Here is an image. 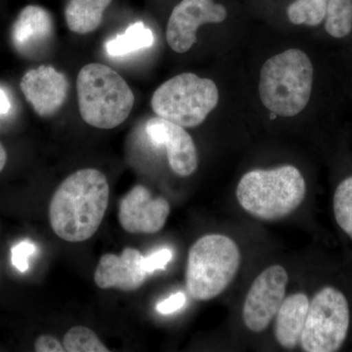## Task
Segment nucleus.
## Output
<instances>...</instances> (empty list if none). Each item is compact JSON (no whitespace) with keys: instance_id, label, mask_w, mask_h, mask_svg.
<instances>
[{"instance_id":"nucleus-25","label":"nucleus","mask_w":352,"mask_h":352,"mask_svg":"<svg viewBox=\"0 0 352 352\" xmlns=\"http://www.w3.org/2000/svg\"><path fill=\"white\" fill-rule=\"evenodd\" d=\"M34 349L38 352H63L64 346L55 338L51 336H41L34 344Z\"/></svg>"},{"instance_id":"nucleus-21","label":"nucleus","mask_w":352,"mask_h":352,"mask_svg":"<svg viewBox=\"0 0 352 352\" xmlns=\"http://www.w3.org/2000/svg\"><path fill=\"white\" fill-rule=\"evenodd\" d=\"M65 351L68 352H108L94 331L83 326H76L65 335Z\"/></svg>"},{"instance_id":"nucleus-17","label":"nucleus","mask_w":352,"mask_h":352,"mask_svg":"<svg viewBox=\"0 0 352 352\" xmlns=\"http://www.w3.org/2000/svg\"><path fill=\"white\" fill-rule=\"evenodd\" d=\"M154 34L142 22L131 24L122 34H117L106 43V51L111 57H122L151 47Z\"/></svg>"},{"instance_id":"nucleus-26","label":"nucleus","mask_w":352,"mask_h":352,"mask_svg":"<svg viewBox=\"0 0 352 352\" xmlns=\"http://www.w3.org/2000/svg\"><path fill=\"white\" fill-rule=\"evenodd\" d=\"M11 104L8 96L3 89L0 88V115H6L10 110Z\"/></svg>"},{"instance_id":"nucleus-9","label":"nucleus","mask_w":352,"mask_h":352,"mask_svg":"<svg viewBox=\"0 0 352 352\" xmlns=\"http://www.w3.org/2000/svg\"><path fill=\"white\" fill-rule=\"evenodd\" d=\"M226 16V7L214 0H182L171 12L166 41L175 52H186L196 43L200 25L223 22Z\"/></svg>"},{"instance_id":"nucleus-24","label":"nucleus","mask_w":352,"mask_h":352,"mask_svg":"<svg viewBox=\"0 0 352 352\" xmlns=\"http://www.w3.org/2000/svg\"><path fill=\"white\" fill-rule=\"evenodd\" d=\"M185 303H186V296L183 293H176L163 302L157 303L156 309L161 314H175L177 310L182 309Z\"/></svg>"},{"instance_id":"nucleus-19","label":"nucleus","mask_w":352,"mask_h":352,"mask_svg":"<svg viewBox=\"0 0 352 352\" xmlns=\"http://www.w3.org/2000/svg\"><path fill=\"white\" fill-rule=\"evenodd\" d=\"M329 0H296L288 7L289 20L295 25L316 27L326 18Z\"/></svg>"},{"instance_id":"nucleus-3","label":"nucleus","mask_w":352,"mask_h":352,"mask_svg":"<svg viewBox=\"0 0 352 352\" xmlns=\"http://www.w3.org/2000/svg\"><path fill=\"white\" fill-rule=\"evenodd\" d=\"M78 109L89 126L112 129L131 115L134 104L131 88L119 73L106 65H85L76 78Z\"/></svg>"},{"instance_id":"nucleus-11","label":"nucleus","mask_w":352,"mask_h":352,"mask_svg":"<svg viewBox=\"0 0 352 352\" xmlns=\"http://www.w3.org/2000/svg\"><path fill=\"white\" fill-rule=\"evenodd\" d=\"M21 90L39 117L50 118L59 112L68 98V78L52 66L28 71L20 82Z\"/></svg>"},{"instance_id":"nucleus-6","label":"nucleus","mask_w":352,"mask_h":352,"mask_svg":"<svg viewBox=\"0 0 352 352\" xmlns=\"http://www.w3.org/2000/svg\"><path fill=\"white\" fill-rule=\"evenodd\" d=\"M219 97L212 80L183 73L157 88L151 106L157 117L182 127H196L217 107Z\"/></svg>"},{"instance_id":"nucleus-7","label":"nucleus","mask_w":352,"mask_h":352,"mask_svg":"<svg viewBox=\"0 0 352 352\" xmlns=\"http://www.w3.org/2000/svg\"><path fill=\"white\" fill-rule=\"evenodd\" d=\"M351 325V309L342 292L324 287L308 308L300 346L307 352H335L346 342Z\"/></svg>"},{"instance_id":"nucleus-18","label":"nucleus","mask_w":352,"mask_h":352,"mask_svg":"<svg viewBox=\"0 0 352 352\" xmlns=\"http://www.w3.org/2000/svg\"><path fill=\"white\" fill-rule=\"evenodd\" d=\"M326 32L336 38L352 31V0H329L325 18Z\"/></svg>"},{"instance_id":"nucleus-15","label":"nucleus","mask_w":352,"mask_h":352,"mask_svg":"<svg viewBox=\"0 0 352 352\" xmlns=\"http://www.w3.org/2000/svg\"><path fill=\"white\" fill-rule=\"evenodd\" d=\"M310 300L303 293L285 298L275 320V338L284 349H293L300 342Z\"/></svg>"},{"instance_id":"nucleus-13","label":"nucleus","mask_w":352,"mask_h":352,"mask_svg":"<svg viewBox=\"0 0 352 352\" xmlns=\"http://www.w3.org/2000/svg\"><path fill=\"white\" fill-rule=\"evenodd\" d=\"M143 254L132 248H126L120 256L104 254L95 270V283L104 289L136 291L144 284L149 275L143 267Z\"/></svg>"},{"instance_id":"nucleus-27","label":"nucleus","mask_w":352,"mask_h":352,"mask_svg":"<svg viewBox=\"0 0 352 352\" xmlns=\"http://www.w3.org/2000/svg\"><path fill=\"white\" fill-rule=\"evenodd\" d=\"M7 162V153L3 146L0 143V173L3 170Z\"/></svg>"},{"instance_id":"nucleus-14","label":"nucleus","mask_w":352,"mask_h":352,"mask_svg":"<svg viewBox=\"0 0 352 352\" xmlns=\"http://www.w3.org/2000/svg\"><path fill=\"white\" fill-rule=\"evenodd\" d=\"M53 34V20L41 6H25L14 23L12 41L20 52L29 54L45 45Z\"/></svg>"},{"instance_id":"nucleus-10","label":"nucleus","mask_w":352,"mask_h":352,"mask_svg":"<svg viewBox=\"0 0 352 352\" xmlns=\"http://www.w3.org/2000/svg\"><path fill=\"white\" fill-rule=\"evenodd\" d=\"M170 212L166 199L153 198L145 186L136 185L120 201L119 221L126 232L154 234L166 226Z\"/></svg>"},{"instance_id":"nucleus-1","label":"nucleus","mask_w":352,"mask_h":352,"mask_svg":"<svg viewBox=\"0 0 352 352\" xmlns=\"http://www.w3.org/2000/svg\"><path fill=\"white\" fill-rule=\"evenodd\" d=\"M109 194L107 177L98 170L83 168L68 176L50 201V226L54 233L72 243L90 239L106 214Z\"/></svg>"},{"instance_id":"nucleus-4","label":"nucleus","mask_w":352,"mask_h":352,"mask_svg":"<svg viewBox=\"0 0 352 352\" xmlns=\"http://www.w3.org/2000/svg\"><path fill=\"white\" fill-rule=\"evenodd\" d=\"M314 67L305 52L289 50L264 63L259 96L274 115L294 117L307 107L312 92Z\"/></svg>"},{"instance_id":"nucleus-5","label":"nucleus","mask_w":352,"mask_h":352,"mask_svg":"<svg viewBox=\"0 0 352 352\" xmlns=\"http://www.w3.org/2000/svg\"><path fill=\"white\" fill-rule=\"evenodd\" d=\"M239 247L221 234H208L197 240L187 258L185 281L196 300H210L223 293L241 265Z\"/></svg>"},{"instance_id":"nucleus-2","label":"nucleus","mask_w":352,"mask_h":352,"mask_svg":"<svg viewBox=\"0 0 352 352\" xmlns=\"http://www.w3.org/2000/svg\"><path fill=\"white\" fill-rule=\"evenodd\" d=\"M305 194V178L293 166L249 171L241 178L236 190L243 210L268 221L293 214L302 205Z\"/></svg>"},{"instance_id":"nucleus-20","label":"nucleus","mask_w":352,"mask_h":352,"mask_svg":"<svg viewBox=\"0 0 352 352\" xmlns=\"http://www.w3.org/2000/svg\"><path fill=\"white\" fill-rule=\"evenodd\" d=\"M336 221L352 240V176L340 183L333 199Z\"/></svg>"},{"instance_id":"nucleus-12","label":"nucleus","mask_w":352,"mask_h":352,"mask_svg":"<svg viewBox=\"0 0 352 352\" xmlns=\"http://www.w3.org/2000/svg\"><path fill=\"white\" fill-rule=\"evenodd\" d=\"M146 133L153 145L166 147L173 173L183 177L195 173L198 154L193 139L184 127L156 117L148 120Z\"/></svg>"},{"instance_id":"nucleus-8","label":"nucleus","mask_w":352,"mask_h":352,"mask_svg":"<svg viewBox=\"0 0 352 352\" xmlns=\"http://www.w3.org/2000/svg\"><path fill=\"white\" fill-rule=\"evenodd\" d=\"M288 282V273L279 264L270 266L256 278L243 307V320L250 331L261 333L270 325L284 302Z\"/></svg>"},{"instance_id":"nucleus-23","label":"nucleus","mask_w":352,"mask_h":352,"mask_svg":"<svg viewBox=\"0 0 352 352\" xmlns=\"http://www.w3.org/2000/svg\"><path fill=\"white\" fill-rule=\"evenodd\" d=\"M173 251L168 248L159 250V251L144 256L143 258V267L148 274H152L155 271L166 270V265L173 259Z\"/></svg>"},{"instance_id":"nucleus-22","label":"nucleus","mask_w":352,"mask_h":352,"mask_svg":"<svg viewBox=\"0 0 352 352\" xmlns=\"http://www.w3.org/2000/svg\"><path fill=\"white\" fill-rule=\"evenodd\" d=\"M36 252V245L31 241L25 240L14 245L11 250V259L14 267L20 272H25L30 267L29 258Z\"/></svg>"},{"instance_id":"nucleus-16","label":"nucleus","mask_w":352,"mask_h":352,"mask_svg":"<svg viewBox=\"0 0 352 352\" xmlns=\"http://www.w3.org/2000/svg\"><path fill=\"white\" fill-rule=\"evenodd\" d=\"M113 0H69L65 19L69 31L87 34L98 29L104 13Z\"/></svg>"}]
</instances>
